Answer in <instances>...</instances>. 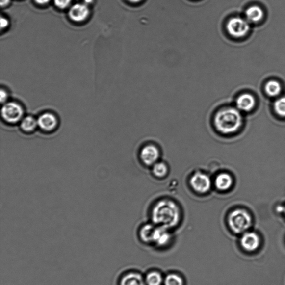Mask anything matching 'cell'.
Listing matches in <instances>:
<instances>
[{"label": "cell", "mask_w": 285, "mask_h": 285, "mask_svg": "<svg viewBox=\"0 0 285 285\" xmlns=\"http://www.w3.org/2000/svg\"><path fill=\"white\" fill-rule=\"evenodd\" d=\"M181 215V209L177 202L163 198L153 206L151 217L153 224L171 230L179 225Z\"/></svg>", "instance_id": "obj_1"}, {"label": "cell", "mask_w": 285, "mask_h": 285, "mask_svg": "<svg viewBox=\"0 0 285 285\" xmlns=\"http://www.w3.org/2000/svg\"><path fill=\"white\" fill-rule=\"evenodd\" d=\"M242 124V117L239 110L233 108L219 111L214 118V128L218 133L224 135L235 133Z\"/></svg>", "instance_id": "obj_2"}, {"label": "cell", "mask_w": 285, "mask_h": 285, "mask_svg": "<svg viewBox=\"0 0 285 285\" xmlns=\"http://www.w3.org/2000/svg\"><path fill=\"white\" fill-rule=\"evenodd\" d=\"M229 226L235 233H244L250 229L252 220L249 213L238 209L231 212L227 218Z\"/></svg>", "instance_id": "obj_3"}, {"label": "cell", "mask_w": 285, "mask_h": 285, "mask_svg": "<svg viewBox=\"0 0 285 285\" xmlns=\"http://www.w3.org/2000/svg\"><path fill=\"white\" fill-rule=\"evenodd\" d=\"M189 184L194 192L198 195L208 193L213 187V180L206 172L201 171L192 173Z\"/></svg>", "instance_id": "obj_4"}, {"label": "cell", "mask_w": 285, "mask_h": 285, "mask_svg": "<svg viewBox=\"0 0 285 285\" xmlns=\"http://www.w3.org/2000/svg\"><path fill=\"white\" fill-rule=\"evenodd\" d=\"M24 111L18 103L10 102L5 103L1 109V117L4 122L9 125L20 123L24 118Z\"/></svg>", "instance_id": "obj_5"}, {"label": "cell", "mask_w": 285, "mask_h": 285, "mask_svg": "<svg viewBox=\"0 0 285 285\" xmlns=\"http://www.w3.org/2000/svg\"><path fill=\"white\" fill-rule=\"evenodd\" d=\"M229 34L235 38H242L250 31V25L247 20L236 17L231 19L227 24Z\"/></svg>", "instance_id": "obj_6"}, {"label": "cell", "mask_w": 285, "mask_h": 285, "mask_svg": "<svg viewBox=\"0 0 285 285\" xmlns=\"http://www.w3.org/2000/svg\"><path fill=\"white\" fill-rule=\"evenodd\" d=\"M160 151L155 144L148 143L144 146L139 152V158L141 162L147 167H152L158 162L160 158Z\"/></svg>", "instance_id": "obj_7"}, {"label": "cell", "mask_w": 285, "mask_h": 285, "mask_svg": "<svg viewBox=\"0 0 285 285\" xmlns=\"http://www.w3.org/2000/svg\"><path fill=\"white\" fill-rule=\"evenodd\" d=\"M38 128L45 133H52L55 131L58 128L59 119L54 114L52 113H44L41 114L37 119Z\"/></svg>", "instance_id": "obj_8"}, {"label": "cell", "mask_w": 285, "mask_h": 285, "mask_svg": "<svg viewBox=\"0 0 285 285\" xmlns=\"http://www.w3.org/2000/svg\"><path fill=\"white\" fill-rule=\"evenodd\" d=\"M172 239L170 230L163 227L155 226L152 245L159 248L166 247L170 244Z\"/></svg>", "instance_id": "obj_9"}, {"label": "cell", "mask_w": 285, "mask_h": 285, "mask_svg": "<svg viewBox=\"0 0 285 285\" xmlns=\"http://www.w3.org/2000/svg\"><path fill=\"white\" fill-rule=\"evenodd\" d=\"M233 183L232 176L225 172L217 173L213 180V186L220 192L228 191L232 187Z\"/></svg>", "instance_id": "obj_10"}, {"label": "cell", "mask_w": 285, "mask_h": 285, "mask_svg": "<svg viewBox=\"0 0 285 285\" xmlns=\"http://www.w3.org/2000/svg\"><path fill=\"white\" fill-rule=\"evenodd\" d=\"M89 12L88 6L86 4L76 3L70 7L68 15L69 18L73 22L79 23L84 22L88 18Z\"/></svg>", "instance_id": "obj_11"}, {"label": "cell", "mask_w": 285, "mask_h": 285, "mask_svg": "<svg viewBox=\"0 0 285 285\" xmlns=\"http://www.w3.org/2000/svg\"><path fill=\"white\" fill-rule=\"evenodd\" d=\"M117 285H146L144 278L138 272H125L119 276Z\"/></svg>", "instance_id": "obj_12"}, {"label": "cell", "mask_w": 285, "mask_h": 285, "mask_svg": "<svg viewBox=\"0 0 285 285\" xmlns=\"http://www.w3.org/2000/svg\"><path fill=\"white\" fill-rule=\"evenodd\" d=\"M240 242L243 249L253 252L259 247L260 239L258 235L254 233H245L242 235Z\"/></svg>", "instance_id": "obj_13"}, {"label": "cell", "mask_w": 285, "mask_h": 285, "mask_svg": "<svg viewBox=\"0 0 285 285\" xmlns=\"http://www.w3.org/2000/svg\"><path fill=\"white\" fill-rule=\"evenodd\" d=\"M237 109L242 111H249L253 110L256 105V100L255 97L249 93H245L241 95L238 97L236 101Z\"/></svg>", "instance_id": "obj_14"}, {"label": "cell", "mask_w": 285, "mask_h": 285, "mask_svg": "<svg viewBox=\"0 0 285 285\" xmlns=\"http://www.w3.org/2000/svg\"><path fill=\"white\" fill-rule=\"evenodd\" d=\"M21 130L26 134H31L38 128V124L37 119L34 117L28 116L24 117L20 123Z\"/></svg>", "instance_id": "obj_15"}, {"label": "cell", "mask_w": 285, "mask_h": 285, "mask_svg": "<svg viewBox=\"0 0 285 285\" xmlns=\"http://www.w3.org/2000/svg\"><path fill=\"white\" fill-rule=\"evenodd\" d=\"M155 225L153 223L143 225L139 230V237L147 244H152L153 237L155 229Z\"/></svg>", "instance_id": "obj_16"}, {"label": "cell", "mask_w": 285, "mask_h": 285, "mask_svg": "<svg viewBox=\"0 0 285 285\" xmlns=\"http://www.w3.org/2000/svg\"><path fill=\"white\" fill-rule=\"evenodd\" d=\"M246 16L249 23H258L263 19L264 12L262 8L258 6H252L246 10Z\"/></svg>", "instance_id": "obj_17"}, {"label": "cell", "mask_w": 285, "mask_h": 285, "mask_svg": "<svg viewBox=\"0 0 285 285\" xmlns=\"http://www.w3.org/2000/svg\"><path fill=\"white\" fill-rule=\"evenodd\" d=\"M152 173L159 179H164L167 176L169 172L168 165L164 161L159 160L151 167Z\"/></svg>", "instance_id": "obj_18"}, {"label": "cell", "mask_w": 285, "mask_h": 285, "mask_svg": "<svg viewBox=\"0 0 285 285\" xmlns=\"http://www.w3.org/2000/svg\"><path fill=\"white\" fill-rule=\"evenodd\" d=\"M164 279L162 274L157 271L149 272L144 278L146 285H162Z\"/></svg>", "instance_id": "obj_19"}, {"label": "cell", "mask_w": 285, "mask_h": 285, "mask_svg": "<svg viewBox=\"0 0 285 285\" xmlns=\"http://www.w3.org/2000/svg\"><path fill=\"white\" fill-rule=\"evenodd\" d=\"M265 90L268 96L275 97L279 96L282 92V86L279 81L270 80L266 84Z\"/></svg>", "instance_id": "obj_20"}, {"label": "cell", "mask_w": 285, "mask_h": 285, "mask_svg": "<svg viewBox=\"0 0 285 285\" xmlns=\"http://www.w3.org/2000/svg\"><path fill=\"white\" fill-rule=\"evenodd\" d=\"M164 285H184V280L181 275L171 273L164 277Z\"/></svg>", "instance_id": "obj_21"}, {"label": "cell", "mask_w": 285, "mask_h": 285, "mask_svg": "<svg viewBox=\"0 0 285 285\" xmlns=\"http://www.w3.org/2000/svg\"><path fill=\"white\" fill-rule=\"evenodd\" d=\"M274 110L279 116L285 117V97H281L274 103Z\"/></svg>", "instance_id": "obj_22"}, {"label": "cell", "mask_w": 285, "mask_h": 285, "mask_svg": "<svg viewBox=\"0 0 285 285\" xmlns=\"http://www.w3.org/2000/svg\"><path fill=\"white\" fill-rule=\"evenodd\" d=\"M53 1L57 7L60 9H64L70 5L72 0H53Z\"/></svg>", "instance_id": "obj_23"}, {"label": "cell", "mask_w": 285, "mask_h": 285, "mask_svg": "<svg viewBox=\"0 0 285 285\" xmlns=\"http://www.w3.org/2000/svg\"><path fill=\"white\" fill-rule=\"evenodd\" d=\"M0 95H1V98H0V101H1V103H4V104H5L8 98V94L6 92V91L1 89V91H0Z\"/></svg>", "instance_id": "obj_24"}, {"label": "cell", "mask_w": 285, "mask_h": 285, "mask_svg": "<svg viewBox=\"0 0 285 285\" xmlns=\"http://www.w3.org/2000/svg\"><path fill=\"white\" fill-rule=\"evenodd\" d=\"M9 20H8V19H7L6 18L3 17V16H1V29H3V28H6L8 26H9Z\"/></svg>", "instance_id": "obj_25"}, {"label": "cell", "mask_w": 285, "mask_h": 285, "mask_svg": "<svg viewBox=\"0 0 285 285\" xmlns=\"http://www.w3.org/2000/svg\"><path fill=\"white\" fill-rule=\"evenodd\" d=\"M10 2V0H0L1 7L7 6Z\"/></svg>", "instance_id": "obj_26"}, {"label": "cell", "mask_w": 285, "mask_h": 285, "mask_svg": "<svg viewBox=\"0 0 285 285\" xmlns=\"http://www.w3.org/2000/svg\"><path fill=\"white\" fill-rule=\"evenodd\" d=\"M35 2L39 4V5H45L48 3L51 0H34Z\"/></svg>", "instance_id": "obj_27"}, {"label": "cell", "mask_w": 285, "mask_h": 285, "mask_svg": "<svg viewBox=\"0 0 285 285\" xmlns=\"http://www.w3.org/2000/svg\"><path fill=\"white\" fill-rule=\"evenodd\" d=\"M93 2V0H84V2L86 4V5H88L89 4L92 3Z\"/></svg>", "instance_id": "obj_28"}, {"label": "cell", "mask_w": 285, "mask_h": 285, "mask_svg": "<svg viewBox=\"0 0 285 285\" xmlns=\"http://www.w3.org/2000/svg\"><path fill=\"white\" fill-rule=\"evenodd\" d=\"M128 1L131 3H139L140 1H142V0H128Z\"/></svg>", "instance_id": "obj_29"}, {"label": "cell", "mask_w": 285, "mask_h": 285, "mask_svg": "<svg viewBox=\"0 0 285 285\" xmlns=\"http://www.w3.org/2000/svg\"></svg>", "instance_id": "obj_30"}]
</instances>
